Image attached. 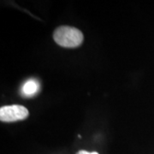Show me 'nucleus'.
Here are the masks:
<instances>
[{
	"instance_id": "nucleus-1",
	"label": "nucleus",
	"mask_w": 154,
	"mask_h": 154,
	"mask_svg": "<svg viewBox=\"0 0 154 154\" xmlns=\"http://www.w3.org/2000/svg\"><path fill=\"white\" fill-rule=\"evenodd\" d=\"M53 38L58 45L65 48H75L82 44L84 36L81 30L69 26H61L55 30Z\"/></svg>"
},
{
	"instance_id": "nucleus-2",
	"label": "nucleus",
	"mask_w": 154,
	"mask_h": 154,
	"mask_svg": "<svg viewBox=\"0 0 154 154\" xmlns=\"http://www.w3.org/2000/svg\"><path fill=\"white\" fill-rule=\"evenodd\" d=\"M28 109L22 105H5L0 108V120L4 122L22 121L28 117Z\"/></svg>"
},
{
	"instance_id": "nucleus-3",
	"label": "nucleus",
	"mask_w": 154,
	"mask_h": 154,
	"mask_svg": "<svg viewBox=\"0 0 154 154\" xmlns=\"http://www.w3.org/2000/svg\"><path fill=\"white\" fill-rule=\"evenodd\" d=\"M39 83L35 79H30L28 80L22 86L21 93L22 95L25 98H32L34 97L38 94L39 91Z\"/></svg>"
},
{
	"instance_id": "nucleus-4",
	"label": "nucleus",
	"mask_w": 154,
	"mask_h": 154,
	"mask_svg": "<svg viewBox=\"0 0 154 154\" xmlns=\"http://www.w3.org/2000/svg\"><path fill=\"white\" fill-rule=\"evenodd\" d=\"M77 154H99L98 152H89L88 151H84V150H82V151H80V152H78Z\"/></svg>"
}]
</instances>
